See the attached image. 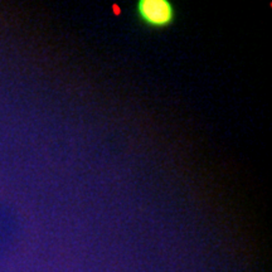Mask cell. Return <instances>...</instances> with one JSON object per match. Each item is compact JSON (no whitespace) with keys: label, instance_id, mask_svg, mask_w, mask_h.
Listing matches in <instances>:
<instances>
[{"label":"cell","instance_id":"obj_1","mask_svg":"<svg viewBox=\"0 0 272 272\" xmlns=\"http://www.w3.org/2000/svg\"><path fill=\"white\" fill-rule=\"evenodd\" d=\"M136 10L139 18L154 28L168 27L172 24L176 16L174 6L168 0H140Z\"/></svg>","mask_w":272,"mask_h":272}]
</instances>
